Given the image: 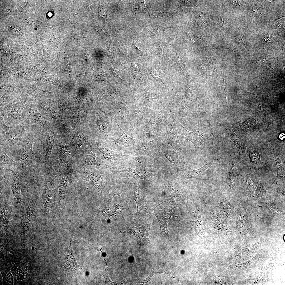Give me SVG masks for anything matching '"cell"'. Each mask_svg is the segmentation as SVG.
<instances>
[{
  "mask_svg": "<svg viewBox=\"0 0 285 285\" xmlns=\"http://www.w3.org/2000/svg\"><path fill=\"white\" fill-rule=\"evenodd\" d=\"M66 144L62 140L58 141L50 159L53 162V166L75 177V159L70 146Z\"/></svg>",
  "mask_w": 285,
  "mask_h": 285,
  "instance_id": "cell-1",
  "label": "cell"
},
{
  "mask_svg": "<svg viewBox=\"0 0 285 285\" xmlns=\"http://www.w3.org/2000/svg\"><path fill=\"white\" fill-rule=\"evenodd\" d=\"M176 129L179 139L191 142L196 152H200L203 149L210 148L213 145L215 137L213 133L205 134L196 130L189 131L180 124L177 125Z\"/></svg>",
  "mask_w": 285,
  "mask_h": 285,
  "instance_id": "cell-2",
  "label": "cell"
},
{
  "mask_svg": "<svg viewBox=\"0 0 285 285\" xmlns=\"http://www.w3.org/2000/svg\"><path fill=\"white\" fill-rule=\"evenodd\" d=\"M107 167L113 174L122 177H131L135 179H141L149 182L159 177L158 175L150 173L144 169L133 168L119 165L108 166Z\"/></svg>",
  "mask_w": 285,
  "mask_h": 285,
  "instance_id": "cell-3",
  "label": "cell"
},
{
  "mask_svg": "<svg viewBox=\"0 0 285 285\" xmlns=\"http://www.w3.org/2000/svg\"><path fill=\"white\" fill-rule=\"evenodd\" d=\"M107 173L101 174L90 171L79 166L76 165L75 177L86 181L93 186L97 189L103 198V191L106 182Z\"/></svg>",
  "mask_w": 285,
  "mask_h": 285,
  "instance_id": "cell-4",
  "label": "cell"
},
{
  "mask_svg": "<svg viewBox=\"0 0 285 285\" xmlns=\"http://www.w3.org/2000/svg\"><path fill=\"white\" fill-rule=\"evenodd\" d=\"M25 102L21 101L13 102L5 106L0 110V112L6 114L7 123L8 126H20L24 124L23 113Z\"/></svg>",
  "mask_w": 285,
  "mask_h": 285,
  "instance_id": "cell-5",
  "label": "cell"
},
{
  "mask_svg": "<svg viewBox=\"0 0 285 285\" xmlns=\"http://www.w3.org/2000/svg\"><path fill=\"white\" fill-rule=\"evenodd\" d=\"M33 133H24L22 144L18 153V158L21 162L22 170H25L31 164L33 157Z\"/></svg>",
  "mask_w": 285,
  "mask_h": 285,
  "instance_id": "cell-6",
  "label": "cell"
},
{
  "mask_svg": "<svg viewBox=\"0 0 285 285\" xmlns=\"http://www.w3.org/2000/svg\"><path fill=\"white\" fill-rule=\"evenodd\" d=\"M154 222L145 224H141L132 221L124 227L115 229V231L117 234L120 233H126L136 235L146 243L152 244V243L149 238L148 232L151 227L154 225Z\"/></svg>",
  "mask_w": 285,
  "mask_h": 285,
  "instance_id": "cell-7",
  "label": "cell"
},
{
  "mask_svg": "<svg viewBox=\"0 0 285 285\" xmlns=\"http://www.w3.org/2000/svg\"><path fill=\"white\" fill-rule=\"evenodd\" d=\"M4 115L0 112L1 140L5 146L12 148L18 142L23 135L24 128L23 127L20 131H14L11 130L4 123Z\"/></svg>",
  "mask_w": 285,
  "mask_h": 285,
  "instance_id": "cell-8",
  "label": "cell"
},
{
  "mask_svg": "<svg viewBox=\"0 0 285 285\" xmlns=\"http://www.w3.org/2000/svg\"><path fill=\"white\" fill-rule=\"evenodd\" d=\"M75 163L76 165L95 173L101 171L104 167L96 160L95 149L91 148L75 159Z\"/></svg>",
  "mask_w": 285,
  "mask_h": 285,
  "instance_id": "cell-9",
  "label": "cell"
},
{
  "mask_svg": "<svg viewBox=\"0 0 285 285\" xmlns=\"http://www.w3.org/2000/svg\"><path fill=\"white\" fill-rule=\"evenodd\" d=\"M178 206L176 204L170 203L164 208L160 210H151V213L156 216L160 226V234L164 236L169 235L170 233L167 228L168 222L171 220L173 210Z\"/></svg>",
  "mask_w": 285,
  "mask_h": 285,
  "instance_id": "cell-10",
  "label": "cell"
},
{
  "mask_svg": "<svg viewBox=\"0 0 285 285\" xmlns=\"http://www.w3.org/2000/svg\"><path fill=\"white\" fill-rule=\"evenodd\" d=\"M53 167V170L56 177L58 186V201L60 202L64 198L72 182L76 179L74 175Z\"/></svg>",
  "mask_w": 285,
  "mask_h": 285,
  "instance_id": "cell-11",
  "label": "cell"
},
{
  "mask_svg": "<svg viewBox=\"0 0 285 285\" xmlns=\"http://www.w3.org/2000/svg\"><path fill=\"white\" fill-rule=\"evenodd\" d=\"M23 118L24 123L27 124H37L44 129L47 125V123L45 118L32 104L25 106L23 113Z\"/></svg>",
  "mask_w": 285,
  "mask_h": 285,
  "instance_id": "cell-12",
  "label": "cell"
},
{
  "mask_svg": "<svg viewBox=\"0 0 285 285\" xmlns=\"http://www.w3.org/2000/svg\"><path fill=\"white\" fill-rule=\"evenodd\" d=\"M95 150L96 160L104 167L109 162L123 160L131 158L129 155L120 154L111 150L104 144L101 145Z\"/></svg>",
  "mask_w": 285,
  "mask_h": 285,
  "instance_id": "cell-13",
  "label": "cell"
},
{
  "mask_svg": "<svg viewBox=\"0 0 285 285\" xmlns=\"http://www.w3.org/2000/svg\"><path fill=\"white\" fill-rule=\"evenodd\" d=\"M134 185L133 199L136 202L137 206V212L134 220H139L151 213L152 210H149L145 207L143 191L140 185L135 181Z\"/></svg>",
  "mask_w": 285,
  "mask_h": 285,
  "instance_id": "cell-14",
  "label": "cell"
},
{
  "mask_svg": "<svg viewBox=\"0 0 285 285\" xmlns=\"http://www.w3.org/2000/svg\"><path fill=\"white\" fill-rule=\"evenodd\" d=\"M143 141L137 148L133 150L131 155L134 156L144 155L154 158L158 155L156 146L154 144L151 137L142 139Z\"/></svg>",
  "mask_w": 285,
  "mask_h": 285,
  "instance_id": "cell-15",
  "label": "cell"
},
{
  "mask_svg": "<svg viewBox=\"0 0 285 285\" xmlns=\"http://www.w3.org/2000/svg\"><path fill=\"white\" fill-rule=\"evenodd\" d=\"M168 188V196L166 201L174 202L177 205L185 204V199L180 191L178 182L169 181Z\"/></svg>",
  "mask_w": 285,
  "mask_h": 285,
  "instance_id": "cell-16",
  "label": "cell"
},
{
  "mask_svg": "<svg viewBox=\"0 0 285 285\" xmlns=\"http://www.w3.org/2000/svg\"><path fill=\"white\" fill-rule=\"evenodd\" d=\"M218 162L217 159H212L201 168L191 171H188L184 168L178 174L179 176L178 182L181 183L188 179L199 177L208 168L212 165L217 163Z\"/></svg>",
  "mask_w": 285,
  "mask_h": 285,
  "instance_id": "cell-17",
  "label": "cell"
},
{
  "mask_svg": "<svg viewBox=\"0 0 285 285\" xmlns=\"http://www.w3.org/2000/svg\"><path fill=\"white\" fill-rule=\"evenodd\" d=\"M188 207L191 216L188 227L193 230L198 235L200 236L203 234L205 230L203 217L196 208L188 206Z\"/></svg>",
  "mask_w": 285,
  "mask_h": 285,
  "instance_id": "cell-18",
  "label": "cell"
},
{
  "mask_svg": "<svg viewBox=\"0 0 285 285\" xmlns=\"http://www.w3.org/2000/svg\"><path fill=\"white\" fill-rule=\"evenodd\" d=\"M54 133L46 134L42 136L41 141L42 157L44 161L46 163L49 162L51 155L56 136L55 134Z\"/></svg>",
  "mask_w": 285,
  "mask_h": 285,
  "instance_id": "cell-19",
  "label": "cell"
},
{
  "mask_svg": "<svg viewBox=\"0 0 285 285\" xmlns=\"http://www.w3.org/2000/svg\"><path fill=\"white\" fill-rule=\"evenodd\" d=\"M111 115L120 128V135L117 139L111 141V145L120 149L135 145L136 143V140L126 134L118 124L112 115Z\"/></svg>",
  "mask_w": 285,
  "mask_h": 285,
  "instance_id": "cell-20",
  "label": "cell"
},
{
  "mask_svg": "<svg viewBox=\"0 0 285 285\" xmlns=\"http://www.w3.org/2000/svg\"><path fill=\"white\" fill-rule=\"evenodd\" d=\"M250 210L244 207L240 213L237 221V228L239 233L245 235L249 232L253 233L248 220V215Z\"/></svg>",
  "mask_w": 285,
  "mask_h": 285,
  "instance_id": "cell-21",
  "label": "cell"
},
{
  "mask_svg": "<svg viewBox=\"0 0 285 285\" xmlns=\"http://www.w3.org/2000/svg\"><path fill=\"white\" fill-rule=\"evenodd\" d=\"M220 124L226 130L229 138L236 146L240 155H244L245 154L246 146L242 140L235 133L231 125L225 122H222Z\"/></svg>",
  "mask_w": 285,
  "mask_h": 285,
  "instance_id": "cell-22",
  "label": "cell"
},
{
  "mask_svg": "<svg viewBox=\"0 0 285 285\" xmlns=\"http://www.w3.org/2000/svg\"><path fill=\"white\" fill-rule=\"evenodd\" d=\"M176 127H171L168 129L163 144H169L175 151L179 150L182 147L179 140Z\"/></svg>",
  "mask_w": 285,
  "mask_h": 285,
  "instance_id": "cell-23",
  "label": "cell"
},
{
  "mask_svg": "<svg viewBox=\"0 0 285 285\" xmlns=\"http://www.w3.org/2000/svg\"><path fill=\"white\" fill-rule=\"evenodd\" d=\"M36 198L32 195L29 205L24 213L21 219L22 227L24 229H28L31 224L35 210Z\"/></svg>",
  "mask_w": 285,
  "mask_h": 285,
  "instance_id": "cell-24",
  "label": "cell"
},
{
  "mask_svg": "<svg viewBox=\"0 0 285 285\" xmlns=\"http://www.w3.org/2000/svg\"><path fill=\"white\" fill-rule=\"evenodd\" d=\"M73 237L71 240L70 243L67 254L62 264V267L64 270L69 269L77 270L80 268L77 263L72 246V241Z\"/></svg>",
  "mask_w": 285,
  "mask_h": 285,
  "instance_id": "cell-25",
  "label": "cell"
},
{
  "mask_svg": "<svg viewBox=\"0 0 285 285\" xmlns=\"http://www.w3.org/2000/svg\"><path fill=\"white\" fill-rule=\"evenodd\" d=\"M275 159L277 169V178L282 179L285 177V161L284 157L272 150H269Z\"/></svg>",
  "mask_w": 285,
  "mask_h": 285,
  "instance_id": "cell-26",
  "label": "cell"
},
{
  "mask_svg": "<svg viewBox=\"0 0 285 285\" xmlns=\"http://www.w3.org/2000/svg\"><path fill=\"white\" fill-rule=\"evenodd\" d=\"M12 191L15 203L19 204L21 201V187L19 178L18 174L14 170H12Z\"/></svg>",
  "mask_w": 285,
  "mask_h": 285,
  "instance_id": "cell-27",
  "label": "cell"
},
{
  "mask_svg": "<svg viewBox=\"0 0 285 285\" xmlns=\"http://www.w3.org/2000/svg\"><path fill=\"white\" fill-rule=\"evenodd\" d=\"M163 152L167 160L176 166L178 174L185 168L180 162L178 155L175 151L168 150H164Z\"/></svg>",
  "mask_w": 285,
  "mask_h": 285,
  "instance_id": "cell-28",
  "label": "cell"
},
{
  "mask_svg": "<svg viewBox=\"0 0 285 285\" xmlns=\"http://www.w3.org/2000/svg\"><path fill=\"white\" fill-rule=\"evenodd\" d=\"M36 106L37 109L41 113L47 114L52 119H55L58 117V113L56 110L41 100L38 101Z\"/></svg>",
  "mask_w": 285,
  "mask_h": 285,
  "instance_id": "cell-29",
  "label": "cell"
},
{
  "mask_svg": "<svg viewBox=\"0 0 285 285\" xmlns=\"http://www.w3.org/2000/svg\"><path fill=\"white\" fill-rule=\"evenodd\" d=\"M234 122L239 126L244 132H248L256 128L257 121L253 118H248L242 122H238L232 118Z\"/></svg>",
  "mask_w": 285,
  "mask_h": 285,
  "instance_id": "cell-30",
  "label": "cell"
},
{
  "mask_svg": "<svg viewBox=\"0 0 285 285\" xmlns=\"http://www.w3.org/2000/svg\"><path fill=\"white\" fill-rule=\"evenodd\" d=\"M245 179L248 195L252 197L256 196L259 190L257 183L248 175L246 176Z\"/></svg>",
  "mask_w": 285,
  "mask_h": 285,
  "instance_id": "cell-31",
  "label": "cell"
},
{
  "mask_svg": "<svg viewBox=\"0 0 285 285\" xmlns=\"http://www.w3.org/2000/svg\"><path fill=\"white\" fill-rule=\"evenodd\" d=\"M260 244L259 241L252 244H247L242 248L238 249L234 253L235 256L246 255L254 251Z\"/></svg>",
  "mask_w": 285,
  "mask_h": 285,
  "instance_id": "cell-32",
  "label": "cell"
},
{
  "mask_svg": "<svg viewBox=\"0 0 285 285\" xmlns=\"http://www.w3.org/2000/svg\"><path fill=\"white\" fill-rule=\"evenodd\" d=\"M239 176V173L236 165L233 161L230 168L228 174L227 183L229 188L231 189L232 184Z\"/></svg>",
  "mask_w": 285,
  "mask_h": 285,
  "instance_id": "cell-33",
  "label": "cell"
},
{
  "mask_svg": "<svg viewBox=\"0 0 285 285\" xmlns=\"http://www.w3.org/2000/svg\"><path fill=\"white\" fill-rule=\"evenodd\" d=\"M158 273H163L172 278H174V277L170 275L168 273L162 270L157 264L155 263L153 265V269L151 273L147 278L141 281V284L147 283L150 281L154 275Z\"/></svg>",
  "mask_w": 285,
  "mask_h": 285,
  "instance_id": "cell-34",
  "label": "cell"
},
{
  "mask_svg": "<svg viewBox=\"0 0 285 285\" xmlns=\"http://www.w3.org/2000/svg\"><path fill=\"white\" fill-rule=\"evenodd\" d=\"M268 279L266 276L262 274H259L250 277L248 281L249 283L255 284L265 282L267 281Z\"/></svg>",
  "mask_w": 285,
  "mask_h": 285,
  "instance_id": "cell-35",
  "label": "cell"
},
{
  "mask_svg": "<svg viewBox=\"0 0 285 285\" xmlns=\"http://www.w3.org/2000/svg\"><path fill=\"white\" fill-rule=\"evenodd\" d=\"M0 161L1 164H6L15 166L16 162L10 158L6 154L5 152L0 149Z\"/></svg>",
  "mask_w": 285,
  "mask_h": 285,
  "instance_id": "cell-36",
  "label": "cell"
},
{
  "mask_svg": "<svg viewBox=\"0 0 285 285\" xmlns=\"http://www.w3.org/2000/svg\"><path fill=\"white\" fill-rule=\"evenodd\" d=\"M265 205L263 206L269 208L273 214L280 213L282 211L280 205L274 201H270L265 203Z\"/></svg>",
  "mask_w": 285,
  "mask_h": 285,
  "instance_id": "cell-37",
  "label": "cell"
},
{
  "mask_svg": "<svg viewBox=\"0 0 285 285\" xmlns=\"http://www.w3.org/2000/svg\"><path fill=\"white\" fill-rule=\"evenodd\" d=\"M249 157L251 161L254 164L259 163L260 161V156L259 153L254 150H250Z\"/></svg>",
  "mask_w": 285,
  "mask_h": 285,
  "instance_id": "cell-38",
  "label": "cell"
},
{
  "mask_svg": "<svg viewBox=\"0 0 285 285\" xmlns=\"http://www.w3.org/2000/svg\"><path fill=\"white\" fill-rule=\"evenodd\" d=\"M254 257L246 261L239 263H234L229 266V267L233 268H240L244 269L246 268L251 264Z\"/></svg>",
  "mask_w": 285,
  "mask_h": 285,
  "instance_id": "cell-39",
  "label": "cell"
},
{
  "mask_svg": "<svg viewBox=\"0 0 285 285\" xmlns=\"http://www.w3.org/2000/svg\"><path fill=\"white\" fill-rule=\"evenodd\" d=\"M196 21L199 25L205 26L207 22V18L203 13L200 12L196 16Z\"/></svg>",
  "mask_w": 285,
  "mask_h": 285,
  "instance_id": "cell-40",
  "label": "cell"
},
{
  "mask_svg": "<svg viewBox=\"0 0 285 285\" xmlns=\"http://www.w3.org/2000/svg\"><path fill=\"white\" fill-rule=\"evenodd\" d=\"M102 275L103 276L105 281V283L108 284L110 285H121L124 284V282L123 281H122L119 282H114L111 281L110 279L107 269V268L106 267V269L104 272L103 273Z\"/></svg>",
  "mask_w": 285,
  "mask_h": 285,
  "instance_id": "cell-41",
  "label": "cell"
},
{
  "mask_svg": "<svg viewBox=\"0 0 285 285\" xmlns=\"http://www.w3.org/2000/svg\"><path fill=\"white\" fill-rule=\"evenodd\" d=\"M252 11L256 15H263L265 13V9L260 5H256L254 6L252 9Z\"/></svg>",
  "mask_w": 285,
  "mask_h": 285,
  "instance_id": "cell-42",
  "label": "cell"
},
{
  "mask_svg": "<svg viewBox=\"0 0 285 285\" xmlns=\"http://www.w3.org/2000/svg\"><path fill=\"white\" fill-rule=\"evenodd\" d=\"M25 67L26 68L30 70L41 73L43 71L41 68L37 65L31 64L28 63L26 64L25 65Z\"/></svg>",
  "mask_w": 285,
  "mask_h": 285,
  "instance_id": "cell-43",
  "label": "cell"
},
{
  "mask_svg": "<svg viewBox=\"0 0 285 285\" xmlns=\"http://www.w3.org/2000/svg\"><path fill=\"white\" fill-rule=\"evenodd\" d=\"M16 75L20 77L25 78H30L31 77V75L25 71H21L16 73Z\"/></svg>",
  "mask_w": 285,
  "mask_h": 285,
  "instance_id": "cell-44",
  "label": "cell"
},
{
  "mask_svg": "<svg viewBox=\"0 0 285 285\" xmlns=\"http://www.w3.org/2000/svg\"><path fill=\"white\" fill-rule=\"evenodd\" d=\"M99 13L101 17L103 18L106 17V14L104 7L103 5H100L99 7Z\"/></svg>",
  "mask_w": 285,
  "mask_h": 285,
  "instance_id": "cell-45",
  "label": "cell"
},
{
  "mask_svg": "<svg viewBox=\"0 0 285 285\" xmlns=\"http://www.w3.org/2000/svg\"><path fill=\"white\" fill-rule=\"evenodd\" d=\"M111 201H109L108 202V203L104 209V211L103 212V213H104V215H106L107 213H111L112 211L111 210L110 206H109V202Z\"/></svg>",
  "mask_w": 285,
  "mask_h": 285,
  "instance_id": "cell-46",
  "label": "cell"
},
{
  "mask_svg": "<svg viewBox=\"0 0 285 285\" xmlns=\"http://www.w3.org/2000/svg\"><path fill=\"white\" fill-rule=\"evenodd\" d=\"M221 23L222 26L223 27H225L227 26L228 25V22L224 18H222L221 20Z\"/></svg>",
  "mask_w": 285,
  "mask_h": 285,
  "instance_id": "cell-47",
  "label": "cell"
},
{
  "mask_svg": "<svg viewBox=\"0 0 285 285\" xmlns=\"http://www.w3.org/2000/svg\"><path fill=\"white\" fill-rule=\"evenodd\" d=\"M277 192L282 196L284 197V190L279 189L277 190Z\"/></svg>",
  "mask_w": 285,
  "mask_h": 285,
  "instance_id": "cell-48",
  "label": "cell"
},
{
  "mask_svg": "<svg viewBox=\"0 0 285 285\" xmlns=\"http://www.w3.org/2000/svg\"><path fill=\"white\" fill-rule=\"evenodd\" d=\"M276 23L278 27H281L282 26V22L280 20H277L276 22Z\"/></svg>",
  "mask_w": 285,
  "mask_h": 285,
  "instance_id": "cell-49",
  "label": "cell"
},
{
  "mask_svg": "<svg viewBox=\"0 0 285 285\" xmlns=\"http://www.w3.org/2000/svg\"><path fill=\"white\" fill-rule=\"evenodd\" d=\"M160 30L159 29L155 30L154 31L153 34H158L160 32Z\"/></svg>",
  "mask_w": 285,
  "mask_h": 285,
  "instance_id": "cell-50",
  "label": "cell"
},
{
  "mask_svg": "<svg viewBox=\"0 0 285 285\" xmlns=\"http://www.w3.org/2000/svg\"><path fill=\"white\" fill-rule=\"evenodd\" d=\"M161 14L167 16H169L171 15L170 14H169V13H168L167 12H163V13H162Z\"/></svg>",
  "mask_w": 285,
  "mask_h": 285,
  "instance_id": "cell-51",
  "label": "cell"
},
{
  "mask_svg": "<svg viewBox=\"0 0 285 285\" xmlns=\"http://www.w3.org/2000/svg\"><path fill=\"white\" fill-rule=\"evenodd\" d=\"M150 16L151 17H154V18L157 17V16L156 15H155V14H151L150 15Z\"/></svg>",
  "mask_w": 285,
  "mask_h": 285,
  "instance_id": "cell-52",
  "label": "cell"
}]
</instances>
